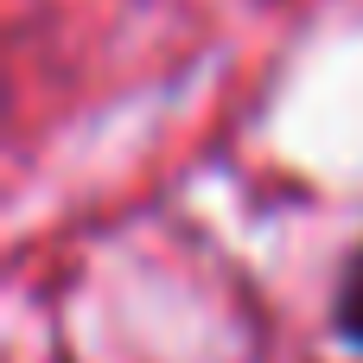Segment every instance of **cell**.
<instances>
[{"mask_svg":"<svg viewBox=\"0 0 363 363\" xmlns=\"http://www.w3.org/2000/svg\"><path fill=\"white\" fill-rule=\"evenodd\" d=\"M332 325H338V338H345V345H357V351H363V242H357V255L345 262V274H338Z\"/></svg>","mask_w":363,"mask_h":363,"instance_id":"obj_1","label":"cell"}]
</instances>
